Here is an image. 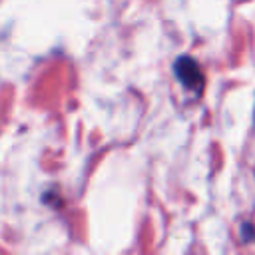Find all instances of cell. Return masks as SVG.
Returning a JSON list of instances; mask_svg holds the SVG:
<instances>
[{
	"label": "cell",
	"mask_w": 255,
	"mask_h": 255,
	"mask_svg": "<svg viewBox=\"0 0 255 255\" xmlns=\"http://www.w3.org/2000/svg\"><path fill=\"white\" fill-rule=\"evenodd\" d=\"M173 74L177 76V80L183 88H187L195 94H199L203 90V84H205L203 72L191 56H179L173 64Z\"/></svg>",
	"instance_id": "6da1fadb"
}]
</instances>
